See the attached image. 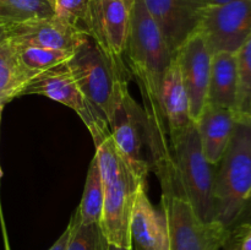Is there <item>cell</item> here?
Here are the masks:
<instances>
[{
    "label": "cell",
    "mask_w": 251,
    "mask_h": 250,
    "mask_svg": "<svg viewBox=\"0 0 251 250\" xmlns=\"http://www.w3.org/2000/svg\"><path fill=\"white\" fill-rule=\"evenodd\" d=\"M124 54L130 70L139 81L144 100L147 102L149 115L146 118L149 126L152 127L157 115L163 117L159 104V91L174 54L156 21L150 15L144 0H134L130 5L129 33Z\"/></svg>",
    "instance_id": "obj_1"
},
{
    "label": "cell",
    "mask_w": 251,
    "mask_h": 250,
    "mask_svg": "<svg viewBox=\"0 0 251 250\" xmlns=\"http://www.w3.org/2000/svg\"><path fill=\"white\" fill-rule=\"evenodd\" d=\"M103 183V210L100 227L112 245L131 249L130 222L139 189L145 183L118 150L113 137L107 136L96 146Z\"/></svg>",
    "instance_id": "obj_2"
},
{
    "label": "cell",
    "mask_w": 251,
    "mask_h": 250,
    "mask_svg": "<svg viewBox=\"0 0 251 250\" xmlns=\"http://www.w3.org/2000/svg\"><path fill=\"white\" fill-rule=\"evenodd\" d=\"M215 221L232 229L251 198V117L238 115L228 146L216 166Z\"/></svg>",
    "instance_id": "obj_3"
},
{
    "label": "cell",
    "mask_w": 251,
    "mask_h": 250,
    "mask_svg": "<svg viewBox=\"0 0 251 250\" xmlns=\"http://www.w3.org/2000/svg\"><path fill=\"white\" fill-rule=\"evenodd\" d=\"M66 66L86 100L108 123L129 82L124 60L109 55L87 34Z\"/></svg>",
    "instance_id": "obj_4"
},
{
    "label": "cell",
    "mask_w": 251,
    "mask_h": 250,
    "mask_svg": "<svg viewBox=\"0 0 251 250\" xmlns=\"http://www.w3.org/2000/svg\"><path fill=\"white\" fill-rule=\"evenodd\" d=\"M176 179L179 195L190 202L199 217L215 221V172L216 166L208 163L201 147L198 126L191 122L180 134L171 140Z\"/></svg>",
    "instance_id": "obj_5"
},
{
    "label": "cell",
    "mask_w": 251,
    "mask_h": 250,
    "mask_svg": "<svg viewBox=\"0 0 251 250\" xmlns=\"http://www.w3.org/2000/svg\"><path fill=\"white\" fill-rule=\"evenodd\" d=\"M161 211L168 229L169 250H220L232 229L217 221L201 220L184 196L163 193Z\"/></svg>",
    "instance_id": "obj_6"
},
{
    "label": "cell",
    "mask_w": 251,
    "mask_h": 250,
    "mask_svg": "<svg viewBox=\"0 0 251 250\" xmlns=\"http://www.w3.org/2000/svg\"><path fill=\"white\" fill-rule=\"evenodd\" d=\"M27 95L44 96L71 108L87 126L95 146L110 135L107 120L86 100L66 64L37 75L22 92V96Z\"/></svg>",
    "instance_id": "obj_7"
},
{
    "label": "cell",
    "mask_w": 251,
    "mask_h": 250,
    "mask_svg": "<svg viewBox=\"0 0 251 250\" xmlns=\"http://www.w3.org/2000/svg\"><path fill=\"white\" fill-rule=\"evenodd\" d=\"M196 32L211 54L237 53L251 37V0H230L205 10Z\"/></svg>",
    "instance_id": "obj_8"
},
{
    "label": "cell",
    "mask_w": 251,
    "mask_h": 250,
    "mask_svg": "<svg viewBox=\"0 0 251 250\" xmlns=\"http://www.w3.org/2000/svg\"><path fill=\"white\" fill-rule=\"evenodd\" d=\"M110 136L114 140L118 150L130 166L146 178L150 164L142 152L145 135H149L147 118L144 110L135 102L129 92V87L124 88L110 114Z\"/></svg>",
    "instance_id": "obj_9"
},
{
    "label": "cell",
    "mask_w": 251,
    "mask_h": 250,
    "mask_svg": "<svg viewBox=\"0 0 251 250\" xmlns=\"http://www.w3.org/2000/svg\"><path fill=\"white\" fill-rule=\"evenodd\" d=\"M4 41L12 47L31 46L75 51L87 32L58 16L31 20L15 25H2Z\"/></svg>",
    "instance_id": "obj_10"
},
{
    "label": "cell",
    "mask_w": 251,
    "mask_h": 250,
    "mask_svg": "<svg viewBox=\"0 0 251 250\" xmlns=\"http://www.w3.org/2000/svg\"><path fill=\"white\" fill-rule=\"evenodd\" d=\"M126 0H91L86 17V32L114 58L123 59L130 24Z\"/></svg>",
    "instance_id": "obj_11"
},
{
    "label": "cell",
    "mask_w": 251,
    "mask_h": 250,
    "mask_svg": "<svg viewBox=\"0 0 251 250\" xmlns=\"http://www.w3.org/2000/svg\"><path fill=\"white\" fill-rule=\"evenodd\" d=\"M178 60L181 80L189 98L190 118H200L207 103L212 54L199 32L191 34L174 54Z\"/></svg>",
    "instance_id": "obj_12"
},
{
    "label": "cell",
    "mask_w": 251,
    "mask_h": 250,
    "mask_svg": "<svg viewBox=\"0 0 251 250\" xmlns=\"http://www.w3.org/2000/svg\"><path fill=\"white\" fill-rule=\"evenodd\" d=\"M150 15L161 29L169 49L176 53L196 32L210 0H144Z\"/></svg>",
    "instance_id": "obj_13"
},
{
    "label": "cell",
    "mask_w": 251,
    "mask_h": 250,
    "mask_svg": "<svg viewBox=\"0 0 251 250\" xmlns=\"http://www.w3.org/2000/svg\"><path fill=\"white\" fill-rule=\"evenodd\" d=\"M130 238L132 250H169L166 218L150 200L146 184L139 189L131 222Z\"/></svg>",
    "instance_id": "obj_14"
},
{
    "label": "cell",
    "mask_w": 251,
    "mask_h": 250,
    "mask_svg": "<svg viewBox=\"0 0 251 250\" xmlns=\"http://www.w3.org/2000/svg\"><path fill=\"white\" fill-rule=\"evenodd\" d=\"M238 114L235 110L206 103L196 120L201 147L208 163L217 166L228 146Z\"/></svg>",
    "instance_id": "obj_15"
},
{
    "label": "cell",
    "mask_w": 251,
    "mask_h": 250,
    "mask_svg": "<svg viewBox=\"0 0 251 250\" xmlns=\"http://www.w3.org/2000/svg\"><path fill=\"white\" fill-rule=\"evenodd\" d=\"M159 104L169 132V140L180 134L193 122L190 118L188 93L181 80L176 55L169 64L162 81Z\"/></svg>",
    "instance_id": "obj_16"
},
{
    "label": "cell",
    "mask_w": 251,
    "mask_h": 250,
    "mask_svg": "<svg viewBox=\"0 0 251 250\" xmlns=\"http://www.w3.org/2000/svg\"><path fill=\"white\" fill-rule=\"evenodd\" d=\"M237 96V53L222 51L213 54L211 60L207 103L235 110Z\"/></svg>",
    "instance_id": "obj_17"
},
{
    "label": "cell",
    "mask_w": 251,
    "mask_h": 250,
    "mask_svg": "<svg viewBox=\"0 0 251 250\" xmlns=\"http://www.w3.org/2000/svg\"><path fill=\"white\" fill-rule=\"evenodd\" d=\"M20 64L14 53V48L0 55V105L4 107L14 98L22 96L26 86L36 77Z\"/></svg>",
    "instance_id": "obj_18"
},
{
    "label": "cell",
    "mask_w": 251,
    "mask_h": 250,
    "mask_svg": "<svg viewBox=\"0 0 251 250\" xmlns=\"http://www.w3.org/2000/svg\"><path fill=\"white\" fill-rule=\"evenodd\" d=\"M103 183L97 157L93 156L86 176L82 199L76 208L82 225L100 222L103 210Z\"/></svg>",
    "instance_id": "obj_19"
},
{
    "label": "cell",
    "mask_w": 251,
    "mask_h": 250,
    "mask_svg": "<svg viewBox=\"0 0 251 250\" xmlns=\"http://www.w3.org/2000/svg\"><path fill=\"white\" fill-rule=\"evenodd\" d=\"M12 48L20 64L36 75H39L56 66L64 65L70 60L74 54V51L42 48V47L16 46Z\"/></svg>",
    "instance_id": "obj_20"
},
{
    "label": "cell",
    "mask_w": 251,
    "mask_h": 250,
    "mask_svg": "<svg viewBox=\"0 0 251 250\" xmlns=\"http://www.w3.org/2000/svg\"><path fill=\"white\" fill-rule=\"evenodd\" d=\"M54 16L50 0H0V24L15 25Z\"/></svg>",
    "instance_id": "obj_21"
},
{
    "label": "cell",
    "mask_w": 251,
    "mask_h": 250,
    "mask_svg": "<svg viewBox=\"0 0 251 250\" xmlns=\"http://www.w3.org/2000/svg\"><path fill=\"white\" fill-rule=\"evenodd\" d=\"M73 232L66 250H108L109 243L103 233L100 223L82 225L78 220V213L75 211L71 217Z\"/></svg>",
    "instance_id": "obj_22"
},
{
    "label": "cell",
    "mask_w": 251,
    "mask_h": 250,
    "mask_svg": "<svg viewBox=\"0 0 251 250\" xmlns=\"http://www.w3.org/2000/svg\"><path fill=\"white\" fill-rule=\"evenodd\" d=\"M238 96L235 112L251 117V37L237 51Z\"/></svg>",
    "instance_id": "obj_23"
},
{
    "label": "cell",
    "mask_w": 251,
    "mask_h": 250,
    "mask_svg": "<svg viewBox=\"0 0 251 250\" xmlns=\"http://www.w3.org/2000/svg\"><path fill=\"white\" fill-rule=\"evenodd\" d=\"M91 0H50L54 15L85 29Z\"/></svg>",
    "instance_id": "obj_24"
},
{
    "label": "cell",
    "mask_w": 251,
    "mask_h": 250,
    "mask_svg": "<svg viewBox=\"0 0 251 250\" xmlns=\"http://www.w3.org/2000/svg\"><path fill=\"white\" fill-rule=\"evenodd\" d=\"M233 250H251V223L240 228Z\"/></svg>",
    "instance_id": "obj_25"
},
{
    "label": "cell",
    "mask_w": 251,
    "mask_h": 250,
    "mask_svg": "<svg viewBox=\"0 0 251 250\" xmlns=\"http://www.w3.org/2000/svg\"><path fill=\"white\" fill-rule=\"evenodd\" d=\"M71 232H73V220H70L68 227L64 230L63 234L56 239V242L51 245V248L49 250H66L69 245V240H70Z\"/></svg>",
    "instance_id": "obj_26"
},
{
    "label": "cell",
    "mask_w": 251,
    "mask_h": 250,
    "mask_svg": "<svg viewBox=\"0 0 251 250\" xmlns=\"http://www.w3.org/2000/svg\"><path fill=\"white\" fill-rule=\"evenodd\" d=\"M10 48H11V46H10V44L1 43V42H0V55H1L2 53H5V51L9 50Z\"/></svg>",
    "instance_id": "obj_27"
},
{
    "label": "cell",
    "mask_w": 251,
    "mask_h": 250,
    "mask_svg": "<svg viewBox=\"0 0 251 250\" xmlns=\"http://www.w3.org/2000/svg\"><path fill=\"white\" fill-rule=\"evenodd\" d=\"M228 1H230V0H210V5H221Z\"/></svg>",
    "instance_id": "obj_28"
},
{
    "label": "cell",
    "mask_w": 251,
    "mask_h": 250,
    "mask_svg": "<svg viewBox=\"0 0 251 250\" xmlns=\"http://www.w3.org/2000/svg\"><path fill=\"white\" fill-rule=\"evenodd\" d=\"M108 250H132V249H129V248L117 247V245H112V244H109V249H108Z\"/></svg>",
    "instance_id": "obj_29"
},
{
    "label": "cell",
    "mask_w": 251,
    "mask_h": 250,
    "mask_svg": "<svg viewBox=\"0 0 251 250\" xmlns=\"http://www.w3.org/2000/svg\"><path fill=\"white\" fill-rule=\"evenodd\" d=\"M4 240H5V250H10L9 242H7V238H6V234H5V230H4Z\"/></svg>",
    "instance_id": "obj_30"
},
{
    "label": "cell",
    "mask_w": 251,
    "mask_h": 250,
    "mask_svg": "<svg viewBox=\"0 0 251 250\" xmlns=\"http://www.w3.org/2000/svg\"><path fill=\"white\" fill-rule=\"evenodd\" d=\"M2 105H0V120H1V113H2ZM1 176H2V171H1V167H0V180H1Z\"/></svg>",
    "instance_id": "obj_31"
},
{
    "label": "cell",
    "mask_w": 251,
    "mask_h": 250,
    "mask_svg": "<svg viewBox=\"0 0 251 250\" xmlns=\"http://www.w3.org/2000/svg\"><path fill=\"white\" fill-rule=\"evenodd\" d=\"M127 2H129V4H132V1H134V0H126Z\"/></svg>",
    "instance_id": "obj_32"
}]
</instances>
